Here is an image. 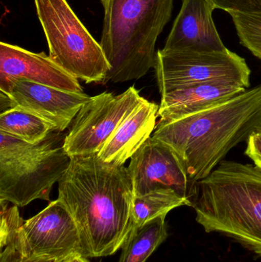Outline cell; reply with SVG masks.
I'll list each match as a JSON object with an SVG mask.
<instances>
[{"instance_id":"1","label":"cell","mask_w":261,"mask_h":262,"mask_svg":"<svg viewBox=\"0 0 261 262\" xmlns=\"http://www.w3.org/2000/svg\"><path fill=\"white\" fill-rule=\"evenodd\" d=\"M133 183L128 168L104 163L98 154L72 157L58 181V198L81 236L84 258L113 255L133 231Z\"/></svg>"},{"instance_id":"2","label":"cell","mask_w":261,"mask_h":262,"mask_svg":"<svg viewBox=\"0 0 261 262\" xmlns=\"http://www.w3.org/2000/svg\"><path fill=\"white\" fill-rule=\"evenodd\" d=\"M260 124L261 84L189 116L157 124L153 137L174 149L198 183Z\"/></svg>"},{"instance_id":"3","label":"cell","mask_w":261,"mask_h":262,"mask_svg":"<svg viewBox=\"0 0 261 262\" xmlns=\"http://www.w3.org/2000/svg\"><path fill=\"white\" fill-rule=\"evenodd\" d=\"M193 208L205 232L223 234L261 258V171L252 164L222 161L198 182Z\"/></svg>"},{"instance_id":"4","label":"cell","mask_w":261,"mask_h":262,"mask_svg":"<svg viewBox=\"0 0 261 262\" xmlns=\"http://www.w3.org/2000/svg\"><path fill=\"white\" fill-rule=\"evenodd\" d=\"M100 45L110 70L104 84L139 79L156 63V44L170 21L174 0H101Z\"/></svg>"},{"instance_id":"5","label":"cell","mask_w":261,"mask_h":262,"mask_svg":"<svg viewBox=\"0 0 261 262\" xmlns=\"http://www.w3.org/2000/svg\"><path fill=\"white\" fill-rule=\"evenodd\" d=\"M52 131L44 140L29 143L0 131V201L24 207L34 200L50 201L54 184L70 166L65 137Z\"/></svg>"},{"instance_id":"6","label":"cell","mask_w":261,"mask_h":262,"mask_svg":"<svg viewBox=\"0 0 261 262\" xmlns=\"http://www.w3.org/2000/svg\"><path fill=\"white\" fill-rule=\"evenodd\" d=\"M34 1L52 61L78 80L104 83L108 61L67 0Z\"/></svg>"},{"instance_id":"7","label":"cell","mask_w":261,"mask_h":262,"mask_svg":"<svg viewBox=\"0 0 261 262\" xmlns=\"http://www.w3.org/2000/svg\"><path fill=\"white\" fill-rule=\"evenodd\" d=\"M156 79L161 95L185 86L208 81H230L248 89L251 69L245 58L222 52L164 51L156 52Z\"/></svg>"},{"instance_id":"8","label":"cell","mask_w":261,"mask_h":262,"mask_svg":"<svg viewBox=\"0 0 261 262\" xmlns=\"http://www.w3.org/2000/svg\"><path fill=\"white\" fill-rule=\"evenodd\" d=\"M135 87L119 95L90 97L74 119L64 149L70 157L98 154L127 117L144 101Z\"/></svg>"},{"instance_id":"9","label":"cell","mask_w":261,"mask_h":262,"mask_svg":"<svg viewBox=\"0 0 261 262\" xmlns=\"http://www.w3.org/2000/svg\"><path fill=\"white\" fill-rule=\"evenodd\" d=\"M129 173L134 196L161 189H173L194 206L198 198V183L188 177L174 149L150 137L130 158Z\"/></svg>"},{"instance_id":"10","label":"cell","mask_w":261,"mask_h":262,"mask_svg":"<svg viewBox=\"0 0 261 262\" xmlns=\"http://www.w3.org/2000/svg\"><path fill=\"white\" fill-rule=\"evenodd\" d=\"M19 235L23 251L29 256L55 261L72 255L83 257L78 226L59 199L25 221Z\"/></svg>"},{"instance_id":"11","label":"cell","mask_w":261,"mask_h":262,"mask_svg":"<svg viewBox=\"0 0 261 262\" xmlns=\"http://www.w3.org/2000/svg\"><path fill=\"white\" fill-rule=\"evenodd\" d=\"M0 90L10 99L11 109H22L63 132L90 99L85 93L66 92L23 79H1Z\"/></svg>"},{"instance_id":"12","label":"cell","mask_w":261,"mask_h":262,"mask_svg":"<svg viewBox=\"0 0 261 262\" xmlns=\"http://www.w3.org/2000/svg\"><path fill=\"white\" fill-rule=\"evenodd\" d=\"M215 9L208 0H182V7L162 49L196 52L228 49L215 24Z\"/></svg>"},{"instance_id":"13","label":"cell","mask_w":261,"mask_h":262,"mask_svg":"<svg viewBox=\"0 0 261 262\" xmlns=\"http://www.w3.org/2000/svg\"><path fill=\"white\" fill-rule=\"evenodd\" d=\"M0 78L23 79L66 92L83 93L75 77L44 52L34 53L9 43H0Z\"/></svg>"},{"instance_id":"14","label":"cell","mask_w":261,"mask_h":262,"mask_svg":"<svg viewBox=\"0 0 261 262\" xmlns=\"http://www.w3.org/2000/svg\"><path fill=\"white\" fill-rule=\"evenodd\" d=\"M247 89L230 81H208L185 86L161 95L158 124H165L189 116L223 101Z\"/></svg>"},{"instance_id":"15","label":"cell","mask_w":261,"mask_h":262,"mask_svg":"<svg viewBox=\"0 0 261 262\" xmlns=\"http://www.w3.org/2000/svg\"><path fill=\"white\" fill-rule=\"evenodd\" d=\"M159 109L144 99L106 141L98 157L104 163L124 166L156 130Z\"/></svg>"},{"instance_id":"16","label":"cell","mask_w":261,"mask_h":262,"mask_svg":"<svg viewBox=\"0 0 261 262\" xmlns=\"http://www.w3.org/2000/svg\"><path fill=\"white\" fill-rule=\"evenodd\" d=\"M167 215H161L133 229L122 248L118 262H146L168 237Z\"/></svg>"},{"instance_id":"17","label":"cell","mask_w":261,"mask_h":262,"mask_svg":"<svg viewBox=\"0 0 261 262\" xmlns=\"http://www.w3.org/2000/svg\"><path fill=\"white\" fill-rule=\"evenodd\" d=\"M183 206L193 207L191 202L182 198L173 189H158L146 195L134 196L132 208L133 229Z\"/></svg>"},{"instance_id":"18","label":"cell","mask_w":261,"mask_h":262,"mask_svg":"<svg viewBox=\"0 0 261 262\" xmlns=\"http://www.w3.org/2000/svg\"><path fill=\"white\" fill-rule=\"evenodd\" d=\"M0 131L35 144L44 140L54 129L39 117L14 107L2 112Z\"/></svg>"},{"instance_id":"19","label":"cell","mask_w":261,"mask_h":262,"mask_svg":"<svg viewBox=\"0 0 261 262\" xmlns=\"http://www.w3.org/2000/svg\"><path fill=\"white\" fill-rule=\"evenodd\" d=\"M241 45L261 61V12H228Z\"/></svg>"},{"instance_id":"20","label":"cell","mask_w":261,"mask_h":262,"mask_svg":"<svg viewBox=\"0 0 261 262\" xmlns=\"http://www.w3.org/2000/svg\"><path fill=\"white\" fill-rule=\"evenodd\" d=\"M9 202L0 201L1 220H0V249L14 239L19 233L24 223L15 205L9 206Z\"/></svg>"},{"instance_id":"21","label":"cell","mask_w":261,"mask_h":262,"mask_svg":"<svg viewBox=\"0 0 261 262\" xmlns=\"http://www.w3.org/2000/svg\"><path fill=\"white\" fill-rule=\"evenodd\" d=\"M60 261V260H59ZM55 260L36 258L26 255L21 247L19 233L1 249L0 262H57Z\"/></svg>"},{"instance_id":"22","label":"cell","mask_w":261,"mask_h":262,"mask_svg":"<svg viewBox=\"0 0 261 262\" xmlns=\"http://www.w3.org/2000/svg\"><path fill=\"white\" fill-rule=\"evenodd\" d=\"M215 9L226 12H261V0H208Z\"/></svg>"},{"instance_id":"23","label":"cell","mask_w":261,"mask_h":262,"mask_svg":"<svg viewBox=\"0 0 261 262\" xmlns=\"http://www.w3.org/2000/svg\"><path fill=\"white\" fill-rule=\"evenodd\" d=\"M246 142L245 155L249 157L254 166L261 171V124L251 133Z\"/></svg>"},{"instance_id":"24","label":"cell","mask_w":261,"mask_h":262,"mask_svg":"<svg viewBox=\"0 0 261 262\" xmlns=\"http://www.w3.org/2000/svg\"><path fill=\"white\" fill-rule=\"evenodd\" d=\"M72 262H90L86 258L81 256V255H77L75 258H74Z\"/></svg>"},{"instance_id":"25","label":"cell","mask_w":261,"mask_h":262,"mask_svg":"<svg viewBox=\"0 0 261 262\" xmlns=\"http://www.w3.org/2000/svg\"><path fill=\"white\" fill-rule=\"evenodd\" d=\"M78 255H72V256L67 257V258H64V259L60 260V261L57 262H72L73 261L74 258L77 256Z\"/></svg>"}]
</instances>
